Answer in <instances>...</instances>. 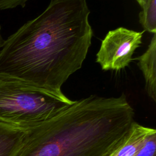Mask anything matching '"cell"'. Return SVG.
<instances>
[{
	"label": "cell",
	"instance_id": "3",
	"mask_svg": "<svg viewBox=\"0 0 156 156\" xmlns=\"http://www.w3.org/2000/svg\"><path fill=\"white\" fill-rule=\"evenodd\" d=\"M74 101L63 93L49 92L0 77V122L30 129L51 118Z\"/></svg>",
	"mask_w": 156,
	"mask_h": 156
},
{
	"label": "cell",
	"instance_id": "7",
	"mask_svg": "<svg viewBox=\"0 0 156 156\" xmlns=\"http://www.w3.org/2000/svg\"><path fill=\"white\" fill-rule=\"evenodd\" d=\"M154 129L135 121L127 138L112 156H134L146 136Z\"/></svg>",
	"mask_w": 156,
	"mask_h": 156
},
{
	"label": "cell",
	"instance_id": "5",
	"mask_svg": "<svg viewBox=\"0 0 156 156\" xmlns=\"http://www.w3.org/2000/svg\"><path fill=\"white\" fill-rule=\"evenodd\" d=\"M145 82V90L150 98L156 102V34H154L146 51L136 58Z\"/></svg>",
	"mask_w": 156,
	"mask_h": 156
},
{
	"label": "cell",
	"instance_id": "2",
	"mask_svg": "<svg viewBox=\"0 0 156 156\" xmlns=\"http://www.w3.org/2000/svg\"><path fill=\"white\" fill-rule=\"evenodd\" d=\"M124 94L90 95L29 129L16 156H112L135 122Z\"/></svg>",
	"mask_w": 156,
	"mask_h": 156
},
{
	"label": "cell",
	"instance_id": "1",
	"mask_svg": "<svg viewBox=\"0 0 156 156\" xmlns=\"http://www.w3.org/2000/svg\"><path fill=\"white\" fill-rule=\"evenodd\" d=\"M87 0H51L4 40L0 77L56 94L87 57L93 31Z\"/></svg>",
	"mask_w": 156,
	"mask_h": 156
},
{
	"label": "cell",
	"instance_id": "11",
	"mask_svg": "<svg viewBox=\"0 0 156 156\" xmlns=\"http://www.w3.org/2000/svg\"><path fill=\"white\" fill-rule=\"evenodd\" d=\"M138 4L139 5L142 7L144 4L147 1V0H135Z\"/></svg>",
	"mask_w": 156,
	"mask_h": 156
},
{
	"label": "cell",
	"instance_id": "10",
	"mask_svg": "<svg viewBox=\"0 0 156 156\" xmlns=\"http://www.w3.org/2000/svg\"><path fill=\"white\" fill-rule=\"evenodd\" d=\"M29 0H0V10L10 9L18 6L24 7Z\"/></svg>",
	"mask_w": 156,
	"mask_h": 156
},
{
	"label": "cell",
	"instance_id": "6",
	"mask_svg": "<svg viewBox=\"0 0 156 156\" xmlns=\"http://www.w3.org/2000/svg\"><path fill=\"white\" fill-rule=\"evenodd\" d=\"M28 130L0 122V156H16Z\"/></svg>",
	"mask_w": 156,
	"mask_h": 156
},
{
	"label": "cell",
	"instance_id": "9",
	"mask_svg": "<svg viewBox=\"0 0 156 156\" xmlns=\"http://www.w3.org/2000/svg\"><path fill=\"white\" fill-rule=\"evenodd\" d=\"M156 130L154 129L145 138L134 156H155Z\"/></svg>",
	"mask_w": 156,
	"mask_h": 156
},
{
	"label": "cell",
	"instance_id": "12",
	"mask_svg": "<svg viewBox=\"0 0 156 156\" xmlns=\"http://www.w3.org/2000/svg\"><path fill=\"white\" fill-rule=\"evenodd\" d=\"M4 39H3V38H2V35H1V26H0V49H1V46H2V43H3V42H4Z\"/></svg>",
	"mask_w": 156,
	"mask_h": 156
},
{
	"label": "cell",
	"instance_id": "8",
	"mask_svg": "<svg viewBox=\"0 0 156 156\" xmlns=\"http://www.w3.org/2000/svg\"><path fill=\"white\" fill-rule=\"evenodd\" d=\"M139 21L144 30L156 34V0H147L142 7Z\"/></svg>",
	"mask_w": 156,
	"mask_h": 156
},
{
	"label": "cell",
	"instance_id": "4",
	"mask_svg": "<svg viewBox=\"0 0 156 156\" xmlns=\"http://www.w3.org/2000/svg\"><path fill=\"white\" fill-rule=\"evenodd\" d=\"M144 32L120 27L110 30L102 40L96 62L104 71H119L132 60L135 51L142 43Z\"/></svg>",
	"mask_w": 156,
	"mask_h": 156
}]
</instances>
